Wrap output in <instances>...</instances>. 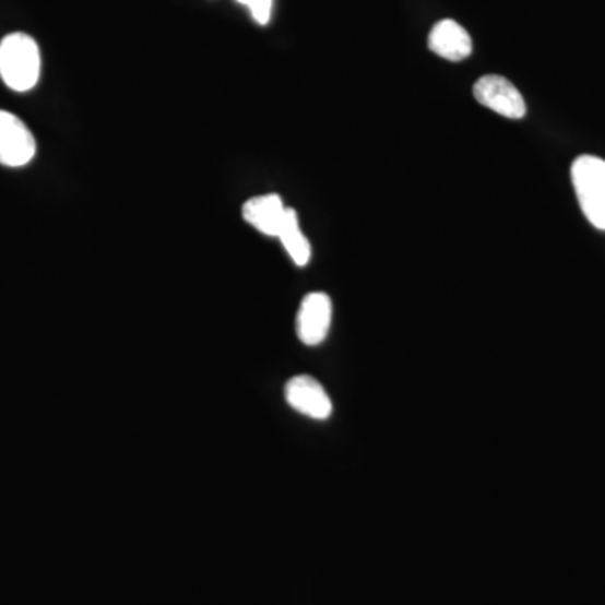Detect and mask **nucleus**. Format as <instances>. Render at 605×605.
<instances>
[{
    "label": "nucleus",
    "instance_id": "obj_1",
    "mask_svg": "<svg viewBox=\"0 0 605 605\" xmlns=\"http://www.w3.org/2000/svg\"><path fill=\"white\" fill-rule=\"evenodd\" d=\"M40 76V51L36 40L14 33L0 40V78L12 92L26 93Z\"/></svg>",
    "mask_w": 605,
    "mask_h": 605
},
{
    "label": "nucleus",
    "instance_id": "obj_2",
    "mask_svg": "<svg viewBox=\"0 0 605 605\" xmlns=\"http://www.w3.org/2000/svg\"><path fill=\"white\" fill-rule=\"evenodd\" d=\"M572 182L589 223L605 230V161L582 155L572 165Z\"/></svg>",
    "mask_w": 605,
    "mask_h": 605
},
{
    "label": "nucleus",
    "instance_id": "obj_3",
    "mask_svg": "<svg viewBox=\"0 0 605 605\" xmlns=\"http://www.w3.org/2000/svg\"><path fill=\"white\" fill-rule=\"evenodd\" d=\"M473 93L478 103L501 117L522 120L526 115V103L522 93L518 92L517 86L507 78L498 74L479 78L474 84Z\"/></svg>",
    "mask_w": 605,
    "mask_h": 605
},
{
    "label": "nucleus",
    "instance_id": "obj_4",
    "mask_svg": "<svg viewBox=\"0 0 605 605\" xmlns=\"http://www.w3.org/2000/svg\"><path fill=\"white\" fill-rule=\"evenodd\" d=\"M36 155V140L15 115L0 110V165L24 167Z\"/></svg>",
    "mask_w": 605,
    "mask_h": 605
},
{
    "label": "nucleus",
    "instance_id": "obj_5",
    "mask_svg": "<svg viewBox=\"0 0 605 605\" xmlns=\"http://www.w3.org/2000/svg\"><path fill=\"white\" fill-rule=\"evenodd\" d=\"M333 305L327 293H310L305 296L296 317V333L301 343L317 347L325 342L332 325Z\"/></svg>",
    "mask_w": 605,
    "mask_h": 605
},
{
    "label": "nucleus",
    "instance_id": "obj_6",
    "mask_svg": "<svg viewBox=\"0 0 605 605\" xmlns=\"http://www.w3.org/2000/svg\"><path fill=\"white\" fill-rule=\"evenodd\" d=\"M285 398L288 404L302 416L311 419H329L333 413V404L325 387L311 376L293 377L285 387Z\"/></svg>",
    "mask_w": 605,
    "mask_h": 605
},
{
    "label": "nucleus",
    "instance_id": "obj_7",
    "mask_svg": "<svg viewBox=\"0 0 605 605\" xmlns=\"http://www.w3.org/2000/svg\"><path fill=\"white\" fill-rule=\"evenodd\" d=\"M286 207L277 193H264L249 199L242 207V217L249 226L264 236L277 237L286 220Z\"/></svg>",
    "mask_w": 605,
    "mask_h": 605
},
{
    "label": "nucleus",
    "instance_id": "obj_8",
    "mask_svg": "<svg viewBox=\"0 0 605 605\" xmlns=\"http://www.w3.org/2000/svg\"><path fill=\"white\" fill-rule=\"evenodd\" d=\"M429 49L448 61L460 62L470 58L473 52V40L461 24L452 19H444L430 31Z\"/></svg>",
    "mask_w": 605,
    "mask_h": 605
},
{
    "label": "nucleus",
    "instance_id": "obj_9",
    "mask_svg": "<svg viewBox=\"0 0 605 605\" xmlns=\"http://www.w3.org/2000/svg\"><path fill=\"white\" fill-rule=\"evenodd\" d=\"M281 245L285 246L286 252L292 258L296 266H307L311 259V246L305 234L299 227L298 214L293 209L288 207L286 220L277 234Z\"/></svg>",
    "mask_w": 605,
    "mask_h": 605
},
{
    "label": "nucleus",
    "instance_id": "obj_10",
    "mask_svg": "<svg viewBox=\"0 0 605 605\" xmlns=\"http://www.w3.org/2000/svg\"><path fill=\"white\" fill-rule=\"evenodd\" d=\"M237 2H239V4L246 5V8L251 4V0H237Z\"/></svg>",
    "mask_w": 605,
    "mask_h": 605
}]
</instances>
